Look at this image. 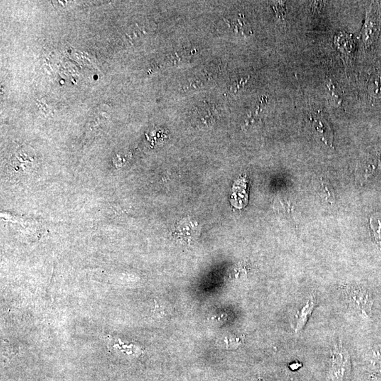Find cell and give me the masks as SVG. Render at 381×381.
<instances>
[{"instance_id":"1","label":"cell","mask_w":381,"mask_h":381,"mask_svg":"<svg viewBox=\"0 0 381 381\" xmlns=\"http://www.w3.org/2000/svg\"><path fill=\"white\" fill-rule=\"evenodd\" d=\"M349 305L362 316H369L372 306V299L369 291L360 286H350L345 288Z\"/></svg>"},{"instance_id":"2","label":"cell","mask_w":381,"mask_h":381,"mask_svg":"<svg viewBox=\"0 0 381 381\" xmlns=\"http://www.w3.org/2000/svg\"><path fill=\"white\" fill-rule=\"evenodd\" d=\"M332 364L329 374L331 381H342L350 371V355L342 346L334 347L331 353Z\"/></svg>"},{"instance_id":"3","label":"cell","mask_w":381,"mask_h":381,"mask_svg":"<svg viewBox=\"0 0 381 381\" xmlns=\"http://www.w3.org/2000/svg\"><path fill=\"white\" fill-rule=\"evenodd\" d=\"M312 131L317 137L330 147H333V132L328 120L325 119L321 112H316L311 114Z\"/></svg>"},{"instance_id":"4","label":"cell","mask_w":381,"mask_h":381,"mask_svg":"<svg viewBox=\"0 0 381 381\" xmlns=\"http://www.w3.org/2000/svg\"><path fill=\"white\" fill-rule=\"evenodd\" d=\"M379 13L377 8L371 5L367 13L365 24L362 29V39L366 46L371 45L377 38L379 29Z\"/></svg>"},{"instance_id":"5","label":"cell","mask_w":381,"mask_h":381,"mask_svg":"<svg viewBox=\"0 0 381 381\" xmlns=\"http://www.w3.org/2000/svg\"><path fill=\"white\" fill-rule=\"evenodd\" d=\"M313 186L322 199L330 204L335 203V197L333 188L328 180L323 177H316L313 179Z\"/></svg>"},{"instance_id":"6","label":"cell","mask_w":381,"mask_h":381,"mask_svg":"<svg viewBox=\"0 0 381 381\" xmlns=\"http://www.w3.org/2000/svg\"><path fill=\"white\" fill-rule=\"evenodd\" d=\"M316 305V299L314 296H311L308 298L303 305V307L299 310L298 313L297 321H296V333H299L302 331L303 328L307 323L308 318L313 313V309Z\"/></svg>"},{"instance_id":"7","label":"cell","mask_w":381,"mask_h":381,"mask_svg":"<svg viewBox=\"0 0 381 381\" xmlns=\"http://www.w3.org/2000/svg\"><path fill=\"white\" fill-rule=\"evenodd\" d=\"M325 87L328 89V95H329L330 100L332 103L335 106L340 105L342 104V100L339 94L338 88L335 87L334 83L331 80L327 81L325 82Z\"/></svg>"},{"instance_id":"8","label":"cell","mask_w":381,"mask_h":381,"mask_svg":"<svg viewBox=\"0 0 381 381\" xmlns=\"http://www.w3.org/2000/svg\"><path fill=\"white\" fill-rule=\"evenodd\" d=\"M370 365L373 369L381 370V348L374 349L370 355Z\"/></svg>"},{"instance_id":"9","label":"cell","mask_w":381,"mask_h":381,"mask_svg":"<svg viewBox=\"0 0 381 381\" xmlns=\"http://www.w3.org/2000/svg\"><path fill=\"white\" fill-rule=\"evenodd\" d=\"M276 4L273 6V10L277 15V17L279 19L283 20L286 16V7H285V3L283 1H277Z\"/></svg>"}]
</instances>
